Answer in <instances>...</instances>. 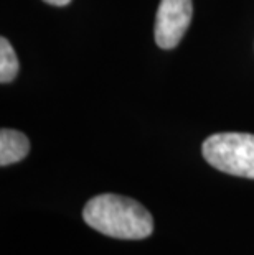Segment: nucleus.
<instances>
[{
	"label": "nucleus",
	"mask_w": 254,
	"mask_h": 255,
	"mask_svg": "<svg viewBox=\"0 0 254 255\" xmlns=\"http://www.w3.org/2000/svg\"><path fill=\"white\" fill-rule=\"evenodd\" d=\"M193 17L192 0H160L155 17V43L172 50L182 41Z\"/></svg>",
	"instance_id": "7ed1b4c3"
},
{
	"label": "nucleus",
	"mask_w": 254,
	"mask_h": 255,
	"mask_svg": "<svg viewBox=\"0 0 254 255\" xmlns=\"http://www.w3.org/2000/svg\"><path fill=\"white\" fill-rule=\"evenodd\" d=\"M83 219L94 231L114 239L139 241L154 232L152 214L142 204L111 193L89 199L83 209Z\"/></svg>",
	"instance_id": "f257e3e1"
},
{
	"label": "nucleus",
	"mask_w": 254,
	"mask_h": 255,
	"mask_svg": "<svg viewBox=\"0 0 254 255\" xmlns=\"http://www.w3.org/2000/svg\"><path fill=\"white\" fill-rule=\"evenodd\" d=\"M43 2L50 3V5H56V7H64V5H68L71 0H43Z\"/></svg>",
	"instance_id": "423d86ee"
},
{
	"label": "nucleus",
	"mask_w": 254,
	"mask_h": 255,
	"mask_svg": "<svg viewBox=\"0 0 254 255\" xmlns=\"http://www.w3.org/2000/svg\"><path fill=\"white\" fill-rule=\"evenodd\" d=\"M20 69L18 58L7 38H0V83L7 84L17 78Z\"/></svg>",
	"instance_id": "39448f33"
},
{
	"label": "nucleus",
	"mask_w": 254,
	"mask_h": 255,
	"mask_svg": "<svg viewBox=\"0 0 254 255\" xmlns=\"http://www.w3.org/2000/svg\"><path fill=\"white\" fill-rule=\"evenodd\" d=\"M30 151V140L25 133L12 128L0 132V165L8 166L21 161Z\"/></svg>",
	"instance_id": "20e7f679"
},
{
	"label": "nucleus",
	"mask_w": 254,
	"mask_h": 255,
	"mask_svg": "<svg viewBox=\"0 0 254 255\" xmlns=\"http://www.w3.org/2000/svg\"><path fill=\"white\" fill-rule=\"evenodd\" d=\"M205 160L216 170L254 180V135L213 133L202 145Z\"/></svg>",
	"instance_id": "f03ea898"
}]
</instances>
